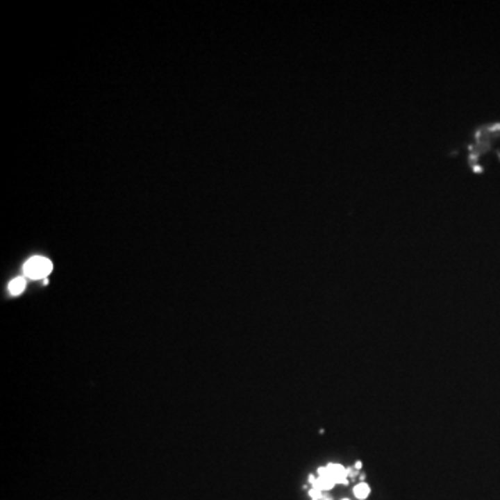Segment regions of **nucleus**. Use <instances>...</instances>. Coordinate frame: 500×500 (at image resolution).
I'll return each instance as SVG.
<instances>
[{
    "instance_id": "obj_1",
    "label": "nucleus",
    "mask_w": 500,
    "mask_h": 500,
    "mask_svg": "<svg viewBox=\"0 0 500 500\" xmlns=\"http://www.w3.org/2000/svg\"><path fill=\"white\" fill-rule=\"evenodd\" d=\"M500 150V122H486L474 128L467 144V161L475 174L485 169V161Z\"/></svg>"
},
{
    "instance_id": "obj_2",
    "label": "nucleus",
    "mask_w": 500,
    "mask_h": 500,
    "mask_svg": "<svg viewBox=\"0 0 500 500\" xmlns=\"http://www.w3.org/2000/svg\"><path fill=\"white\" fill-rule=\"evenodd\" d=\"M51 269H53L51 261L46 257H39V256L29 258L24 265V274L31 279L44 278L51 272Z\"/></svg>"
},
{
    "instance_id": "obj_3",
    "label": "nucleus",
    "mask_w": 500,
    "mask_h": 500,
    "mask_svg": "<svg viewBox=\"0 0 500 500\" xmlns=\"http://www.w3.org/2000/svg\"><path fill=\"white\" fill-rule=\"evenodd\" d=\"M25 285H26L25 278L17 276V278H14V279L8 283V292H10L11 294H19V293L25 289Z\"/></svg>"
},
{
    "instance_id": "obj_4",
    "label": "nucleus",
    "mask_w": 500,
    "mask_h": 500,
    "mask_svg": "<svg viewBox=\"0 0 500 500\" xmlns=\"http://www.w3.org/2000/svg\"><path fill=\"white\" fill-rule=\"evenodd\" d=\"M335 485V482L329 478V476H318L314 483H312V488L314 489H318V490H329L332 489Z\"/></svg>"
},
{
    "instance_id": "obj_5",
    "label": "nucleus",
    "mask_w": 500,
    "mask_h": 500,
    "mask_svg": "<svg viewBox=\"0 0 500 500\" xmlns=\"http://www.w3.org/2000/svg\"><path fill=\"white\" fill-rule=\"evenodd\" d=\"M354 494L357 499H365L369 494V486L364 482H360L354 486Z\"/></svg>"
},
{
    "instance_id": "obj_6",
    "label": "nucleus",
    "mask_w": 500,
    "mask_h": 500,
    "mask_svg": "<svg viewBox=\"0 0 500 500\" xmlns=\"http://www.w3.org/2000/svg\"><path fill=\"white\" fill-rule=\"evenodd\" d=\"M310 496H311V499L312 500H319L321 497H322V494H321V490H318V489H311L310 490Z\"/></svg>"
},
{
    "instance_id": "obj_7",
    "label": "nucleus",
    "mask_w": 500,
    "mask_h": 500,
    "mask_svg": "<svg viewBox=\"0 0 500 500\" xmlns=\"http://www.w3.org/2000/svg\"><path fill=\"white\" fill-rule=\"evenodd\" d=\"M356 468H357V469L361 468V461H357V462H356Z\"/></svg>"
},
{
    "instance_id": "obj_8",
    "label": "nucleus",
    "mask_w": 500,
    "mask_h": 500,
    "mask_svg": "<svg viewBox=\"0 0 500 500\" xmlns=\"http://www.w3.org/2000/svg\"><path fill=\"white\" fill-rule=\"evenodd\" d=\"M343 500H349V499H343Z\"/></svg>"
},
{
    "instance_id": "obj_9",
    "label": "nucleus",
    "mask_w": 500,
    "mask_h": 500,
    "mask_svg": "<svg viewBox=\"0 0 500 500\" xmlns=\"http://www.w3.org/2000/svg\"><path fill=\"white\" fill-rule=\"evenodd\" d=\"M324 500H329V499H324Z\"/></svg>"
}]
</instances>
